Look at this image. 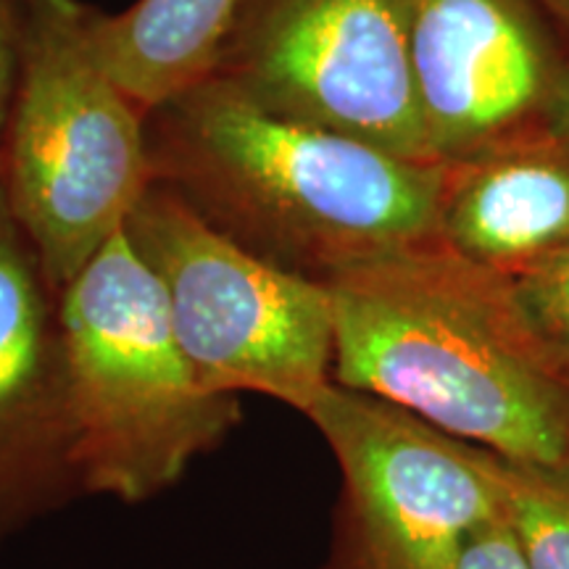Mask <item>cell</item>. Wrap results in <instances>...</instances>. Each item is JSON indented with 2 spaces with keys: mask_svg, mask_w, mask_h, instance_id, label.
<instances>
[{
  "mask_svg": "<svg viewBox=\"0 0 569 569\" xmlns=\"http://www.w3.org/2000/svg\"><path fill=\"white\" fill-rule=\"evenodd\" d=\"M124 232L161 282L177 340L206 388L267 396L303 417L315 409L336 382L327 282L246 251L161 182H151Z\"/></svg>",
  "mask_w": 569,
  "mask_h": 569,
  "instance_id": "5",
  "label": "cell"
},
{
  "mask_svg": "<svg viewBox=\"0 0 569 569\" xmlns=\"http://www.w3.org/2000/svg\"><path fill=\"white\" fill-rule=\"evenodd\" d=\"M153 182L269 264L327 282L438 240L443 163L274 117L224 82L146 113Z\"/></svg>",
  "mask_w": 569,
  "mask_h": 569,
  "instance_id": "1",
  "label": "cell"
},
{
  "mask_svg": "<svg viewBox=\"0 0 569 569\" xmlns=\"http://www.w3.org/2000/svg\"><path fill=\"white\" fill-rule=\"evenodd\" d=\"M457 569H528L503 515L467 540Z\"/></svg>",
  "mask_w": 569,
  "mask_h": 569,
  "instance_id": "15",
  "label": "cell"
},
{
  "mask_svg": "<svg viewBox=\"0 0 569 569\" xmlns=\"http://www.w3.org/2000/svg\"><path fill=\"white\" fill-rule=\"evenodd\" d=\"M248 0H134L122 13L96 9L98 53L127 96L151 111L209 80Z\"/></svg>",
  "mask_w": 569,
  "mask_h": 569,
  "instance_id": "11",
  "label": "cell"
},
{
  "mask_svg": "<svg viewBox=\"0 0 569 569\" xmlns=\"http://www.w3.org/2000/svg\"><path fill=\"white\" fill-rule=\"evenodd\" d=\"M82 0H27L6 196L56 288L124 232L153 182L146 109L113 80Z\"/></svg>",
  "mask_w": 569,
  "mask_h": 569,
  "instance_id": "4",
  "label": "cell"
},
{
  "mask_svg": "<svg viewBox=\"0 0 569 569\" xmlns=\"http://www.w3.org/2000/svg\"><path fill=\"white\" fill-rule=\"evenodd\" d=\"M306 419L340 469L322 569H457L467 540L501 517L488 448L338 382Z\"/></svg>",
  "mask_w": 569,
  "mask_h": 569,
  "instance_id": "6",
  "label": "cell"
},
{
  "mask_svg": "<svg viewBox=\"0 0 569 569\" xmlns=\"http://www.w3.org/2000/svg\"><path fill=\"white\" fill-rule=\"evenodd\" d=\"M327 288L338 386L501 459L569 461V372L522 315L509 277L438 238L348 267Z\"/></svg>",
  "mask_w": 569,
  "mask_h": 569,
  "instance_id": "2",
  "label": "cell"
},
{
  "mask_svg": "<svg viewBox=\"0 0 569 569\" xmlns=\"http://www.w3.org/2000/svg\"><path fill=\"white\" fill-rule=\"evenodd\" d=\"M419 119L436 163L559 134L569 56L532 0H407Z\"/></svg>",
  "mask_w": 569,
  "mask_h": 569,
  "instance_id": "8",
  "label": "cell"
},
{
  "mask_svg": "<svg viewBox=\"0 0 569 569\" xmlns=\"http://www.w3.org/2000/svg\"><path fill=\"white\" fill-rule=\"evenodd\" d=\"M501 515L528 569H569V461L532 465L488 451Z\"/></svg>",
  "mask_w": 569,
  "mask_h": 569,
  "instance_id": "12",
  "label": "cell"
},
{
  "mask_svg": "<svg viewBox=\"0 0 569 569\" xmlns=\"http://www.w3.org/2000/svg\"><path fill=\"white\" fill-rule=\"evenodd\" d=\"M438 238L509 280L569 248V138L443 163Z\"/></svg>",
  "mask_w": 569,
  "mask_h": 569,
  "instance_id": "10",
  "label": "cell"
},
{
  "mask_svg": "<svg viewBox=\"0 0 569 569\" xmlns=\"http://www.w3.org/2000/svg\"><path fill=\"white\" fill-rule=\"evenodd\" d=\"M74 493L59 288L0 177V540Z\"/></svg>",
  "mask_w": 569,
  "mask_h": 569,
  "instance_id": "9",
  "label": "cell"
},
{
  "mask_svg": "<svg viewBox=\"0 0 569 569\" xmlns=\"http://www.w3.org/2000/svg\"><path fill=\"white\" fill-rule=\"evenodd\" d=\"M511 288L536 336L569 372V248L511 277Z\"/></svg>",
  "mask_w": 569,
  "mask_h": 569,
  "instance_id": "13",
  "label": "cell"
},
{
  "mask_svg": "<svg viewBox=\"0 0 569 569\" xmlns=\"http://www.w3.org/2000/svg\"><path fill=\"white\" fill-rule=\"evenodd\" d=\"M559 134H565V138H569V101H567V113H565V122H561Z\"/></svg>",
  "mask_w": 569,
  "mask_h": 569,
  "instance_id": "17",
  "label": "cell"
},
{
  "mask_svg": "<svg viewBox=\"0 0 569 569\" xmlns=\"http://www.w3.org/2000/svg\"><path fill=\"white\" fill-rule=\"evenodd\" d=\"M59 322L80 493L148 501L243 422L240 396L213 393L190 365L127 232L59 290Z\"/></svg>",
  "mask_w": 569,
  "mask_h": 569,
  "instance_id": "3",
  "label": "cell"
},
{
  "mask_svg": "<svg viewBox=\"0 0 569 569\" xmlns=\"http://www.w3.org/2000/svg\"><path fill=\"white\" fill-rule=\"evenodd\" d=\"M211 77L274 117L436 163L411 80L407 0H248Z\"/></svg>",
  "mask_w": 569,
  "mask_h": 569,
  "instance_id": "7",
  "label": "cell"
},
{
  "mask_svg": "<svg viewBox=\"0 0 569 569\" xmlns=\"http://www.w3.org/2000/svg\"><path fill=\"white\" fill-rule=\"evenodd\" d=\"M532 3H536L546 17H551L569 30V0H532Z\"/></svg>",
  "mask_w": 569,
  "mask_h": 569,
  "instance_id": "16",
  "label": "cell"
},
{
  "mask_svg": "<svg viewBox=\"0 0 569 569\" xmlns=\"http://www.w3.org/2000/svg\"><path fill=\"white\" fill-rule=\"evenodd\" d=\"M27 0H0V167H3L6 138L13 103H17L21 51H24Z\"/></svg>",
  "mask_w": 569,
  "mask_h": 569,
  "instance_id": "14",
  "label": "cell"
}]
</instances>
